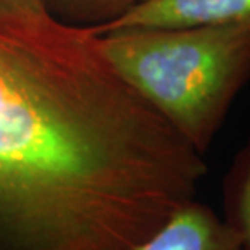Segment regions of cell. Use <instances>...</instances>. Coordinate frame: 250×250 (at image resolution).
Returning a JSON list of instances; mask_svg holds the SVG:
<instances>
[{"label": "cell", "mask_w": 250, "mask_h": 250, "mask_svg": "<svg viewBox=\"0 0 250 250\" xmlns=\"http://www.w3.org/2000/svg\"><path fill=\"white\" fill-rule=\"evenodd\" d=\"M207 173L92 28L0 31V250H137Z\"/></svg>", "instance_id": "6da1fadb"}, {"label": "cell", "mask_w": 250, "mask_h": 250, "mask_svg": "<svg viewBox=\"0 0 250 250\" xmlns=\"http://www.w3.org/2000/svg\"><path fill=\"white\" fill-rule=\"evenodd\" d=\"M99 36L116 73L205 155L250 81V26L123 28Z\"/></svg>", "instance_id": "7a4b0ae2"}, {"label": "cell", "mask_w": 250, "mask_h": 250, "mask_svg": "<svg viewBox=\"0 0 250 250\" xmlns=\"http://www.w3.org/2000/svg\"><path fill=\"white\" fill-rule=\"evenodd\" d=\"M200 24L250 26V0H144L118 20L92 29L102 34L123 28H183Z\"/></svg>", "instance_id": "3957f363"}, {"label": "cell", "mask_w": 250, "mask_h": 250, "mask_svg": "<svg viewBox=\"0 0 250 250\" xmlns=\"http://www.w3.org/2000/svg\"><path fill=\"white\" fill-rule=\"evenodd\" d=\"M137 250H242L211 207L197 199L174 213Z\"/></svg>", "instance_id": "277c9868"}, {"label": "cell", "mask_w": 250, "mask_h": 250, "mask_svg": "<svg viewBox=\"0 0 250 250\" xmlns=\"http://www.w3.org/2000/svg\"><path fill=\"white\" fill-rule=\"evenodd\" d=\"M223 221L237 237L242 250H250V136L234 155L223 178Z\"/></svg>", "instance_id": "5b68a950"}, {"label": "cell", "mask_w": 250, "mask_h": 250, "mask_svg": "<svg viewBox=\"0 0 250 250\" xmlns=\"http://www.w3.org/2000/svg\"><path fill=\"white\" fill-rule=\"evenodd\" d=\"M144 0H44L54 18L74 26L108 24Z\"/></svg>", "instance_id": "8992f818"}, {"label": "cell", "mask_w": 250, "mask_h": 250, "mask_svg": "<svg viewBox=\"0 0 250 250\" xmlns=\"http://www.w3.org/2000/svg\"><path fill=\"white\" fill-rule=\"evenodd\" d=\"M52 18L44 0H0V31H33Z\"/></svg>", "instance_id": "52a82bcc"}]
</instances>
